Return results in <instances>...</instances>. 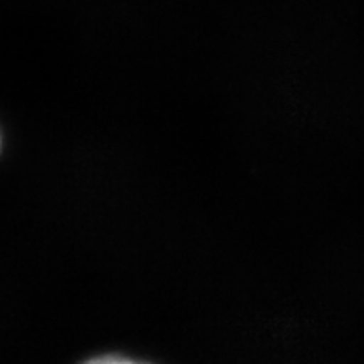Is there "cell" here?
Masks as SVG:
<instances>
[{
    "mask_svg": "<svg viewBox=\"0 0 364 364\" xmlns=\"http://www.w3.org/2000/svg\"><path fill=\"white\" fill-rule=\"evenodd\" d=\"M84 364H145L134 359H127V357H117V355H105V357H95V359L87 360Z\"/></svg>",
    "mask_w": 364,
    "mask_h": 364,
    "instance_id": "1",
    "label": "cell"
}]
</instances>
